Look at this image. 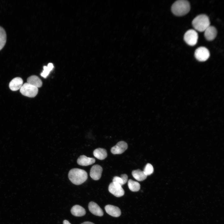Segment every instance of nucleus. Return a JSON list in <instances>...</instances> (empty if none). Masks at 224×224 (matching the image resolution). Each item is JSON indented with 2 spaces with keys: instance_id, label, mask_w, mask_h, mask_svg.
Masks as SVG:
<instances>
[{
  "instance_id": "obj_20",
  "label": "nucleus",
  "mask_w": 224,
  "mask_h": 224,
  "mask_svg": "<svg viewBox=\"0 0 224 224\" xmlns=\"http://www.w3.org/2000/svg\"><path fill=\"white\" fill-rule=\"evenodd\" d=\"M128 184L129 189L132 191L137 192L140 189V184L138 182L129 179L128 181Z\"/></svg>"
},
{
  "instance_id": "obj_10",
  "label": "nucleus",
  "mask_w": 224,
  "mask_h": 224,
  "mask_svg": "<svg viewBox=\"0 0 224 224\" xmlns=\"http://www.w3.org/2000/svg\"><path fill=\"white\" fill-rule=\"evenodd\" d=\"M88 207L89 211L93 214L100 217L103 216L104 213L103 210L96 203L92 201L90 202Z\"/></svg>"
},
{
  "instance_id": "obj_19",
  "label": "nucleus",
  "mask_w": 224,
  "mask_h": 224,
  "mask_svg": "<svg viewBox=\"0 0 224 224\" xmlns=\"http://www.w3.org/2000/svg\"><path fill=\"white\" fill-rule=\"evenodd\" d=\"M128 175L126 174H123L120 177L114 176L113 180V182L121 186L125 184L127 182Z\"/></svg>"
},
{
  "instance_id": "obj_8",
  "label": "nucleus",
  "mask_w": 224,
  "mask_h": 224,
  "mask_svg": "<svg viewBox=\"0 0 224 224\" xmlns=\"http://www.w3.org/2000/svg\"><path fill=\"white\" fill-rule=\"evenodd\" d=\"M128 147V145L126 142L123 141H120L112 147L111 152L114 154H121L127 149Z\"/></svg>"
},
{
  "instance_id": "obj_12",
  "label": "nucleus",
  "mask_w": 224,
  "mask_h": 224,
  "mask_svg": "<svg viewBox=\"0 0 224 224\" xmlns=\"http://www.w3.org/2000/svg\"><path fill=\"white\" fill-rule=\"evenodd\" d=\"M105 208L106 212L112 216L118 217L121 215V210L117 207L107 205L105 207Z\"/></svg>"
},
{
  "instance_id": "obj_9",
  "label": "nucleus",
  "mask_w": 224,
  "mask_h": 224,
  "mask_svg": "<svg viewBox=\"0 0 224 224\" xmlns=\"http://www.w3.org/2000/svg\"><path fill=\"white\" fill-rule=\"evenodd\" d=\"M102 170V168L100 165L97 164L93 165L90 171L91 177L94 180H99L101 176Z\"/></svg>"
},
{
  "instance_id": "obj_4",
  "label": "nucleus",
  "mask_w": 224,
  "mask_h": 224,
  "mask_svg": "<svg viewBox=\"0 0 224 224\" xmlns=\"http://www.w3.org/2000/svg\"><path fill=\"white\" fill-rule=\"evenodd\" d=\"M20 90L22 95L30 97L35 96L38 91V88L27 82L24 84Z\"/></svg>"
},
{
  "instance_id": "obj_5",
  "label": "nucleus",
  "mask_w": 224,
  "mask_h": 224,
  "mask_svg": "<svg viewBox=\"0 0 224 224\" xmlns=\"http://www.w3.org/2000/svg\"><path fill=\"white\" fill-rule=\"evenodd\" d=\"M198 38V33L194 30L190 29L185 33L184 40L186 43L190 46H194L197 43Z\"/></svg>"
},
{
  "instance_id": "obj_14",
  "label": "nucleus",
  "mask_w": 224,
  "mask_h": 224,
  "mask_svg": "<svg viewBox=\"0 0 224 224\" xmlns=\"http://www.w3.org/2000/svg\"><path fill=\"white\" fill-rule=\"evenodd\" d=\"M77 164L82 166H88L94 163L95 159L93 158L87 157L85 155L80 156L77 159Z\"/></svg>"
},
{
  "instance_id": "obj_15",
  "label": "nucleus",
  "mask_w": 224,
  "mask_h": 224,
  "mask_svg": "<svg viewBox=\"0 0 224 224\" xmlns=\"http://www.w3.org/2000/svg\"><path fill=\"white\" fill-rule=\"evenodd\" d=\"M71 212L72 215L76 217L82 216L85 215L86 213L85 209L78 205L73 206L71 210Z\"/></svg>"
},
{
  "instance_id": "obj_22",
  "label": "nucleus",
  "mask_w": 224,
  "mask_h": 224,
  "mask_svg": "<svg viewBox=\"0 0 224 224\" xmlns=\"http://www.w3.org/2000/svg\"><path fill=\"white\" fill-rule=\"evenodd\" d=\"M54 68L53 64L51 63H49L47 66H44V70L41 73V76L44 78H46L48 75L49 72Z\"/></svg>"
},
{
  "instance_id": "obj_16",
  "label": "nucleus",
  "mask_w": 224,
  "mask_h": 224,
  "mask_svg": "<svg viewBox=\"0 0 224 224\" xmlns=\"http://www.w3.org/2000/svg\"><path fill=\"white\" fill-rule=\"evenodd\" d=\"M27 83L38 88L41 87L42 85L41 80L35 75L29 77L27 79Z\"/></svg>"
},
{
  "instance_id": "obj_1",
  "label": "nucleus",
  "mask_w": 224,
  "mask_h": 224,
  "mask_svg": "<svg viewBox=\"0 0 224 224\" xmlns=\"http://www.w3.org/2000/svg\"><path fill=\"white\" fill-rule=\"evenodd\" d=\"M70 180L74 184L79 185L84 182L87 179L88 175L85 170L78 169H71L68 174Z\"/></svg>"
},
{
  "instance_id": "obj_7",
  "label": "nucleus",
  "mask_w": 224,
  "mask_h": 224,
  "mask_svg": "<svg viewBox=\"0 0 224 224\" xmlns=\"http://www.w3.org/2000/svg\"><path fill=\"white\" fill-rule=\"evenodd\" d=\"M108 190L110 193L118 197L123 196L124 194L122 186L113 182L110 184Z\"/></svg>"
},
{
  "instance_id": "obj_17",
  "label": "nucleus",
  "mask_w": 224,
  "mask_h": 224,
  "mask_svg": "<svg viewBox=\"0 0 224 224\" xmlns=\"http://www.w3.org/2000/svg\"><path fill=\"white\" fill-rule=\"evenodd\" d=\"M94 156L98 159L103 160L107 156L106 150L104 148H99L95 149L93 152Z\"/></svg>"
},
{
  "instance_id": "obj_24",
  "label": "nucleus",
  "mask_w": 224,
  "mask_h": 224,
  "mask_svg": "<svg viewBox=\"0 0 224 224\" xmlns=\"http://www.w3.org/2000/svg\"><path fill=\"white\" fill-rule=\"evenodd\" d=\"M81 224H95L94 223L90 222H85Z\"/></svg>"
},
{
  "instance_id": "obj_25",
  "label": "nucleus",
  "mask_w": 224,
  "mask_h": 224,
  "mask_svg": "<svg viewBox=\"0 0 224 224\" xmlns=\"http://www.w3.org/2000/svg\"><path fill=\"white\" fill-rule=\"evenodd\" d=\"M63 224H71L67 220H64L63 222Z\"/></svg>"
},
{
  "instance_id": "obj_23",
  "label": "nucleus",
  "mask_w": 224,
  "mask_h": 224,
  "mask_svg": "<svg viewBox=\"0 0 224 224\" xmlns=\"http://www.w3.org/2000/svg\"><path fill=\"white\" fill-rule=\"evenodd\" d=\"M153 171L154 169L150 163H147L145 166L143 171L144 173L147 176L152 174Z\"/></svg>"
},
{
  "instance_id": "obj_6",
  "label": "nucleus",
  "mask_w": 224,
  "mask_h": 224,
  "mask_svg": "<svg viewBox=\"0 0 224 224\" xmlns=\"http://www.w3.org/2000/svg\"><path fill=\"white\" fill-rule=\"evenodd\" d=\"M210 54L208 50L204 47H200L198 48L194 53L195 58L200 62H204L207 60L209 58Z\"/></svg>"
},
{
  "instance_id": "obj_11",
  "label": "nucleus",
  "mask_w": 224,
  "mask_h": 224,
  "mask_svg": "<svg viewBox=\"0 0 224 224\" xmlns=\"http://www.w3.org/2000/svg\"><path fill=\"white\" fill-rule=\"evenodd\" d=\"M204 35L206 40L208 41L213 40L217 35V30L213 26H210L204 31Z\"/></svg>"
},
{
  "instance_id": "obj_2",
  "label": "nucleus",
  "mask_w": 224,
  "mask_h": 224,
  "mask_svg": "<svg viewBox=\"0 0 224 224\" xmlns=\"http://www.w3.org/2000/svg\"><path fill=\"white\" fill-rule=\"evenodd\" d=\"M190 8V4L188 1L179 0L172 4L171 10L172 13L175 15L181 16L188 13Z\"/></svg>"
},
{
  "instance_id": "obj_13",
  "label": "nucleus",
  "mask_w": 224,
  "mask_h": 224,
  "mask_svg": "<svg viewBox=\"0 0 224 224\" xmlns=\"http://www.w3.org/2000/svg\"><path fill=\"white\" fill-rule=\"evenodd\" d=\"M23 81L20 77H16L13 78L10 82L9 87L12 91H16L20 89L22 86Z\"/></svg>"
},
{
  "instance_id": "obj_3",
  "label": "nucleus",
  "mask_w": 224,
  "mask_h": 224,
  "mask_svg": "<svg viewBox=\"0 0 224 224\" xmlns=\"http://www.w3.org/2000/svg\"><path fill=\"white\" fill-rule=\"evenodd\" d=\"M192 24L197 30L202 32L210 25V21L208 16L205 14H201L196 16L193 20Z\"/></svg>"
},
{
  "instance_id": "obj_18",
  "label": "nucleus",
  "mask_w": 224,
  "mask_h": 224,
  "mask_svg": "<svg viewBox=\"0 0 224 224\" xmlns=\"http://www.w3.org/2000/svg\"><path fill=\"white\" fill-rule=\"evenodd\" d=\"M132 174L133 177L138 181H143L146 179L147 177L143 171L139 169L133 170Z\"/></svg>"
},
{
  "instance_id": "obj_21",
  "label": "nucleus",
  "mask_w": 224,
  "mask_h": 224,
  "mask_svg": "<svg viewBox=\"0 0 224 224\" xmlns=\"http://www.w3.org/2000/svg\"><path fill=\"white\" fill-rule=\"evenodd\" d=\"M7 40V35L4 29L0 26V50L5 46Z\"/></svg>"
}]
</instances>
